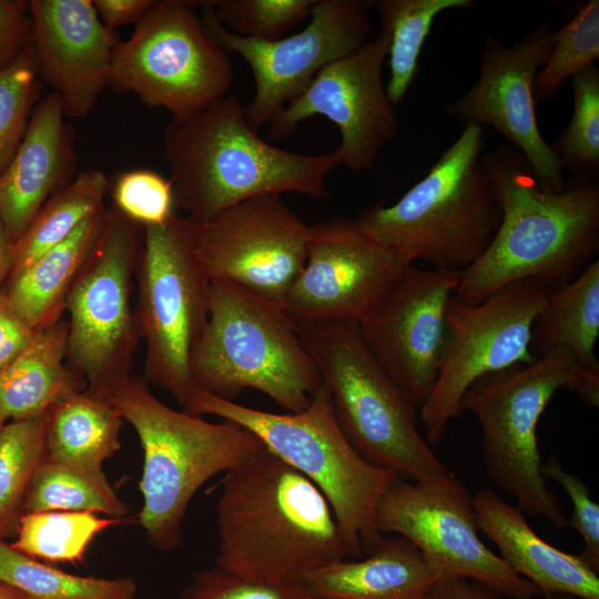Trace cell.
<instances>
[{"mask_svg": "<svg viewBox=\"0 0 599 599\" xmlns=\"http://www.w3.org/2000/svg\"><path fill=\"white\" fill-rule=\"evenodd\" d=\"M544 478L554 480L562 487L572 504L568 526L572 527L583 540L579 555L592 569L599 570V505L590 497L589 488L577 475L567 471L560 460L551 456L542 463Z\"/></svg>", "mask_w": 599, "mask_h": 599, "instance_id": "41", "label": "cell"}, {"mask_svg": "<svg viewBox=\"0 0 599 599\" xmlns=\"http://www.w3.org/2000/svg\"><path fill=\"white\" fill-rule=\"evenodd\" d=\"M109 187L110 180L102 171L89 169L55 192L16 242L10 276L68 238L87 219L103 212Z\"/></svg>", "mask_w": 599, "mask_h": 599, "instance_id": "29", "label": "cell"}, {"mask_svg": "<svg viewBox=\"0 0 599 599\" xmlns=\"http://www.w3.org/2000/svg\"><path fill=\"white\" fill-rule=\"evenodd\" d=\"M180 599H321L303 582L271 585L253 581L215 565L195 572Z\"/></svg>", "mask_w": 599, "mask_h": 599, "instance_id": "40", "label": "cell"}, {"mask_svg": "<svg viewBox=\"0 0 599 599\" xmlns=\"http://www.w3.org/2000/svg\"><path fill=\"white\" fill-rule=\"evenodd\" d=\"M215 18L231 33L256 41L285 37L311 17L315 0H214Z\"/></svg>", "mask_w": 599, "mask_h": 599, "instance_id": "38", "label": "cell"}, {"mask_svg": "<svg viewBox=\"0 0 599 599\" xmlns=\"http://www.w3.org/2000/svg\"><path fill=\"white\" fill-rule=\"evenodd\" d=\"M425 599H504L494 589L456 576H440Z\"/></svg>", "mask_w": 599, "mask_h": 599, "instance_id": "44", "label": "cell"}, {"mask_svg": "<svg viewBox=\"0 0 599 599\" xmlns=\"http://www.w3.org/2000/svg\"><path fill=\"white\" fill-rule=\"evenodd\" d=\"M109 399L139 437L143 450L139 524L148 542L162 551L183 542L187 506L209 479L265 449L256 435L237 424L211 423L172 409L142 376L131 374Z\"/></svg>", "mask_w": 599, "mask_h": 599, "instance_id": "5", "label": "cell"}, {"mask_svg": "<svg viewBox=\"0 0 599 599\" xmlns=\"http://www.w3.org/2000/svg\"><path fill=\"white\" fill-rule=\"evenodd\" d=\"M546 599H578V598L573 596H569V595H564V593H554L546 597Z\"/></svg>", "mask_w": 599, "mask_h": 599, "instance_id": "48", "label": "cell"}, {"mask_svg": "<svg viewBox=\"0 0 599 599\" xmlns=\"http://www.w3.org/2000/svg\"><path fill=\"white\" fill-rule=\"evenodd\" d=\"M142 238V226L106 207L101 235L65 302L68 364L100 397L130 377L141 342L132 292Z\"/></svg>", "mask_w": 599, "mask_h": 599, "instance_id": "11", "label": "cell"}, {"mask_svg": "<svg viewBox=\"0 0 599 599\" xmlns=\"http://www.w3.org/2000/svg\"><path fill=\"white\" fill-rule=\"evenodd\" d=\"M68 321L37 331L30 343L0 368V408L20 420L45 414L59 399L84 390L68 364Z\"/></svg>", "mask_w": 599, "mask_h": 599, "instance_id": "25", "label": "cell"}, {"mask_svg": "<svg viewBox=\"0 0 599 599\" xmlns=\"http://www.w3.org/2000/svg\"><path fill=\"white\" fill-rule=\"evenodd\" d=\"M216 564L243 578L285 585L348 558L319 488L264 449L225 473L216 501Z\"/></svg>", "mask_w": 599, "mask_h": 599, "instance_id": "2", "label": "cell"}, {"mask_svg": "<svg viewBox=\"0 0 599 599\" xmlns=\"http://www.w3.org/2000/svg\"><path fill=\"white\" fill-rule=\"evenodd\" d=\"M380 27L389 33L387 58L389 78L386 92L399 104L414 84L423 45L438 14L446 10L469 9L471 0H376Z\"/></svg>", "mask_w": 599, "mask_h": 599, "instance_id": "31", "label": "cell"}, {"mask_svg": "<svg viewBox=\"0 0 599 599\" xmlns=\"http://www.w3.org/2000/svg\"><path fill=\"white\" fill-rule=\"evenodd\" d=\"M105 211L87 219L68 238L8 278L4 292L34 329L63 318L68 295L101 235Z\"/></svg>", "mask_w": 599, "mask_h": 599, "instance_id": "26", "label": "cell"}, {"mask_svg": "<svg viewBox=\"0 0 599 599\" xmlns=\"http://www.w3.org/2000/svg\"><path fill=\"white\" fill-rule=\"evenodd\" d=\"M232 82L229 54L207 33L194 2L152 0L114 51L109 87L183 118L227 95Z\"/></svg>", "mask_w": 599, "mask_h": 599, "instance_id": "12", "label": "cell"}, {"mask_svg": "<svg viewBox=\"0 0 599 599\" xmlns=\"http://www.w3.org/2000/svg\"><path fill=\"white\" fill-rule=\"evenodd\" d=\"M112 206L145 227L161 225L174 214L175 197L170 179L148 169L119 173L110 181Z\"/></svg>", "mask_w": 599, "mask_h": 599, "instance_id": "39", "label": "cell"}, {"mask_svg": "<svg viewBox=\"0 0 599 599\" xmlns=\"http://www.w3.org/2000/svg\"><path fill=\"white\" fill-rule=\"evenodd\" d=\"M124 519L101 517L89 511L27 512L20 518L14 541L18 551L40 561L79 564L103 530Z\"/></svg>", "mask_w": 599, "mask_h": 599, "instance_id": "33", "label": "cell"}, {"mask_svg": "<svg viewBox=\"0 0 599 599\" xmlns=\"http://www.w3.org/2000/svg\"><path fill=\"white\" fill-rule=\"evenodd\" d=\"M13 243L9 238L0 219V291L2 284L9 278L13 265Z\"/></svg>", "mask_w": 599, "mask_h": 599, "instance_id": "46", "label": "cell"}, {"mask_svg": "<svg viewBox=\"0 0 599 599\" xmlns=\"http://www.w3.org/2000/svg\"><path fill=\"white\" fill-rule=\"evenodd\" d=\"M183 407L189 414L219 416L248 429L266 449L313 481L334 511L348 558H362L383 538L375 512L398 476L370 465L356 451L337 422L323 382L300 413L254 409L197 387Z\"/></svg>", "mask_w": 599, "mask_h": 599, "instance_id": "6", "label": "cell"}, {"mask_svg": "<svg viewBox=\"0 0 599 599\" xmlns=\"http://www.w3.org/2000/svg\"><path fill=\"white\" fill-rule=\"evenodd\" d=\"M554 33L552 22L546 21L511 47L487 33L478 80L446 112L464 125L491 126L522 154L542 190L561 192L565 167L540 132L534 93Z\"/></svg>", "mask_w": 599, "mask_h": 599, "instance_id": "19", "label": "cell"}, {"mask_svg": "<svg viewBox=\"0 0 599 599\" xmlns=\"http://www.w3.org/2000/svg\"><path fill=\"white\" fill-rule=\"evenodd\" d=\"M365 558L342 559L307 575L321 599H425L441 576L407 538H382Z\"/></svg>", "mask_w": 599, "mask_h": 599, "instance_id": "24", "label": "cell"}, {"mask_svg": "<svg viewBox=\"0 0 599 599\" xmlns=\"http://www.w3.org/2000/svg\"><path fill=\"white\" fill-rule=\"evenodd\" d=\"M0 582L34 599H134L131 577L97 578L73 575L33 559L0 539Z\"/></svg>", "mask_w": 599, "mask_h": 599, "instance_id": "32", "label": "cell"}, {"mask_svg": "<svg viewBox=\"0 0 599 599\" xmlns=\"http://www.w3.org/2000/svg\"><path fill=\"white\" fill-rule=\"evenodd\" d=\"M164 158L175 205L196 223L257 196L295 192L325 199L327 176L338 166L333 152L301 154L265 141L231 95L172 118L164 132Z\"/></svg>", "mask_w": 599, "mask_h": 599, "instance_id": "3", "label": "cell"}, {"mask_svg": "<svg viewBox=\"0 0 599 599\" xmlns=\"http://www.w3.org/2000/svg\"><path fill=\"white\" fill-rule=\"evenodd\" d=\"M47 456L44 414L0 430V539L16 536L33 475Z\"/></svg>", "mask_w": 599, "mask_h": 599, "instance_id": "34", "label": "cell"}, {"mask_svg": "<svg viewBox=\"0 0 599 599\" xmlns=\"http://www.w3.org/2000/svg\"><path fill=\"white\" fill-rule=\"evenodd\" d=\"M202 22L227 53H236L252 70L255 91L245 106L255 130L271 124L331 62L361 48L370 33L372 1L315 0L308 24L274 41H256L227 31L209 1H200Z\"/></svg>", "mask_w": 599, "mask_h": 599, "instance_id": "15", "label": "cell"}, {"mask_svg": "<svg viewBox=\"0 0 599 599\" xmlns=\"http://www.w3.org/2000/svg\"><path fill=\"white\" fill-rule=\"evenodd\" d=\"M599 58V1L590 0L555 30L554 47L537 74L534 93L537 100L555 98L562 82Z\"/></svg>", "mask_w": 599, "mask_h": 599, "instance_id": "36", "label": "cell"}, {"mask_svg": "<svg viewBox=\"0 0 599 599\" xmlns=\"http://www.w3.org/2000/svg\"><path fill=\"white\" fill-rule=\"evenodd\" d=\"M192 223L195 254L210 281L281 304L305 264L311 226L277 195L253 197Z\"/></svg>", "mask_w": 599, "mask_h": 599, "instance_id": "16", "label": "cell"}, {"mask_svg": "<svg viewBox=\"0 0 599 599\" xmlns=\"http://www.w3.org/2000/svg\"><path fill=\"white\" fill-rule=\"evenodd\" d=\"M501 211L483 255L458 274L454 297L477 303L501 287L534 281L554 290L572 281L599 248V186L576 177L561 192L542 190L522 154L499 145L483 155Z\"/></svg>", "mask_w": 599, "mask_h": 599, "instance_id": "1", "label": "cell"}, {"mask_svg": "<svg viewBox=\"0 0 599 599\" xmlns=\"http://www.w3.org/2000/svg\"><path fill=\"white\" fill-rule=\"evenodd\" d=\"M53 92L34 106L26 134L0 173V219L13 243L41 206L77 176L74 130Z\"/></svg>", "mask_w": 599, "mask_h": 599, "instance_id": "22", "label": "cell"}, {"mask_svg": "<svg viewBox=\"0 0 599 599\" xmlns=\"http://www.w3.org/2000/svg\"><path fill=\"white\" fill-rule=\"evenodd\" d=\"M570 78L572 115L550 146L564 167H569L576 177L595 180L599 170V69L591 63Z\"/></svg>", "mask_w": 599, "mask_h": 599, "instance_id": "35", "label": "cell"}, {"mask_svg": "<svg viewBox=\"0 0 599 599\" xmlns=\"http://www.w3.org/2000/svg\"><path fill=\"white\" fill-rule=\"evenodd\" d=\"M197 388L234 400L256 389L288 413L307 408L322 384L296 323L278 303L212 280L209 318L190 359Z\"/></svg>", "mask_w": 599, "mask_h": 599, "instance_id": "7", "label": "cell"}, {"mask_svg": "<svg viewBox=\"0 0 599 599\" xmlns=\"http://www.w3.org/2000/svg\"><path fill=\"white\" fill-rule=\"evenodd\" d=\"M0 599H34L16 587L0 582Z\"/></svg>", "mask_w": 599, "mask_h": 599, "instance_id": "47", "label": "cell"}, {"mask_svg": "<svg viewBox=\"0 0 599 599\" xmlns=\"http://www.w3.org/2000/svg\"><path fill=\"white\" fill-rule=\"evenodd\" d=\"M92 3L102 23L115 30L130 23L136 24L152 0H92Z\"/></svg>", "mask_w": 599, "mask_h": 599, "instance_id": "45", "label": "cell"}, {"mask_svg": "<svg viewBox=\"0 0 599 599\" xmlns=\"http://www.w3.org/2000/svg\"><path fill=\"white\" fill-rule=\"evenodd\" d=\"M31 43L30 1L0 0V69L14 62Z\"/></svg>", "mask_w": 599, "mask_h": 599, "instance_id": "42", "label": "cell"}, {"mask_svg": "<svg viewBox=\"0 0 599 599\" xmlns=\"http://www.w3.org/2000/svg\"><path fill=\"white\" fill-rule=\"evenodd\" d=\"M34 329L0 291V368L14 358L33 338Z\"/></svg>", "mask_w": 599, "mask_h": 599, "instance_id": "43", "label": "cell"}, {"mask_svg": "<svg viewBox=\"0 0 599 599\" xmlns=\"http://www.w3.org/2000/svg\"><path fill=\"white\" fill-rule=\"evenodd\" d=\"M123 423L109 398L85 389L69 394L44 414L47 456L102 467L121 447Z\"/></svg>", "mask_w": 599, "mask_h": 599, "instance_id": "27", "label": "cell"}, {"mask_svg": "<svg viewBox=\"0 0 599 599\" xmlns=\"http://www.w3.org/2000/svg\"><path fill=\"white\" fill-rule=\"evenodd\" d=\"M296 325L344 435L367 463L407 480L448 469L418 432L416 407L374 356L358 324Z\"/></svg>", "mask_w": 599, "mask_h": 599, "instance_id": "8", "label": "cell"}, {"mask_svg": "<svg viewBox=\"0 0 599 599\" xmlns=\"http://www.w3.org/2000/svg\"><path fill=\"white\" fill-rule=\"evenodd\" d=\"M471 497L449 469L419 480L398 477L378 501L376 528L410 540L441 576L477 581L510 599L539 597L483 542Z\"/></svg>", "mask_w": 599, "mask_h": 599, "instance_id": "14", "label": "cell"}, {"mask_svg": "<svg viewBox=\"0 0 599 599\" xmlns=\"http://www.w3.org/2000/svg\"><path fill=\"white\" fill-rule=\"evenodd\" d=\"M580 365L568 349L556 348L530 364L478 378L461 402L479 424L490 481L525 515L560 529L568 526V517L541 474L537 425L557 390H572Z\"/></svg>", "mask_w": 599, "mask_h": 599, "instance_id": "9", "label": "cell"}, {"mask_svg": "<svg viewBox=\"0 0 599 599\" xmlns=\"http://www.w3.org/2000/svg\"><path fill=\"white\" fill-rule=\"evenodd\" d=\"M484 128L463 132L394 204L378 201L361 212L357 224L406 264L460 273L489 246L501 220L483 165Z\"/></svg>", "mask_w": 599, "mask_h": 599, "instance_id": "4", "label": "cell"}, {"mask_svg": "<svg viewBox=\"0 0 599 599\" xmlns=\"http://www.w3.org/2000/svg\"><path fill=\"white\" fill-rule=\"evenodd\" d=\"M550 291L537 282L520 281L477 303L451 297L441 368L419 408L428 444H438L450 420L464 413L463 397L475 380L537 358L530 351L531 329Z\"/></svg>", "mask_w": 599, "mask_h": 599, "instance_id": "13", "label": "cell"}, {"mask_svg": "<svg viewBox=\"0 0 599 599\" xmlns=\"http://www.w3.org/2000/svg\"><path fill=\"white\" fill-rule=\"evenodd\" d=\"M7 420H8V418H7L6 414L0 408V430L3 427V425L7 423Z\"/></svg>", "mask_w": 599, "mask_h": 599, "instance_id": "49", "label": "cell"}, {"mask_svg": "<svg viewBox=\"0 0 599 599\" xmlns=\"http://www.w3.org/2000/svg\"><path fill=\"white\" fill-rule=\"evenodd\" d=\"M471 499L479 530L540 596L564 593L578 599H599L598 571L579 555L562 551L540 538L517 505H510L490 489L478 490Z\"/></svg>", "mask_w": 599, "mask_h": 599, "instance_id": "23", "label": "cell"}, {"mask_svg": "<svg viewBox=\"0 0 599 599\" xmlns=\"http://www.w3.org/2000/svg\"><path fill=\"white\" fill-rule=\"evenodd\" d=\"M407 266L355 219L334 217L311 226L305 264L280 305L296 324H359Z\"/></svg>", "mask_w": 599, "mask_h": 599, "instance_id": "18", "label": "cell"}, {"mask_svg": "<svg viewBox=\"0 0 599 599\" xmlns=\"http://www.w3.org/2000/svg\"><path fill=\"white\" fill-rule=\"evenodd\" d=\"M192 220L176 213L143 227L135 268V321L145 344L142 377L184 406L195 390L190 359L209 318L210 278L193 246Z\"/></svg>", "mask_w": 599, "mask_h": 599, "instance_id": "10", "label": "cell"}, {"mask_svg": "<svg viewBox=\"0 0 599 599\" xmlns=\"http://www.w3.org/2000/svg\"><path fill=\"white\" fill-rule=\"evenodd\" d=\"M38 77L32 43L14 62L0 69V173L21 144L40 101Z\"/></svg>", "mask_w": 599, "mask_h": 599, "instance_id": "37", "label": "cell"}, {"mask_svg": "<svg viewBox=\"0 0 599 599\" xmlns=\"http://www.w3.org/2000/svg\"><path fill=\"white\" fill-rule=\"evenodd\" d=\"M458 273L408 265L359 324L367 346L420 408L439 375L447 339V307Z\"/></svg>", "mask_w": 599, "mask_h": 599, "instance_id": "20", "label": "cell"}, {"mask_svg": "<svg viewBox=\"0 0 599 599\" xmlns=\"http://www.w3.org/2000/svg\"><path fill=\"white\" fill-rule=\"evenodd\" d=\"M388 45L389 33L380 27L373 40L324 67L270 124V136L286 139L301 122L323 115L341 133L333 151L337 164L354 173L370 169L398 132V116L383 82Z\"/></svg>", "mask_w": 599, "mask_h": 599, "instance_id": "17", "label": "cell"}, {"mask_svg": "<svg viewBox=\"0 0 599 599\" xmlns=\"http://www.w3.org/2000/svg\"><path fill=\"white\" fill-rule=\"evenodd\" d=\"M52 510L89 511L124 519L130 507L118 496L102 467L45 456L31 480L23 514Z\"/></svg>", "mask_w": 599, "mask_h": 599, "instance_id": "30", "label": "cell"}, {"mask_svg": "<svg viewBox=\"0 0 599 599\" xmlns=\"http://www.w3.org/2000/svg\"><path fill=\"white\" fill-rule=\"evenodd\" d=\"M30 14L39 77L61 99L68 119L85 116L110 84L120 40L92 0H31Z\"/></svg>", "mask_w": 599, "mask_h": 599, "instance_id": "21", "label": "cell"}, {"mask_svg": "<svg viewBox=\"0 0 599 599\" xmlns=\"http://www.w3.org/2000/svg\"><path fill=\"white\" fill-rule=\"evenodd\" d=\"M598 336L599 261L595 260L572 281L550 291L534 322L530 351L538 357L562 347L580 364L599 368Z\"/></svg>", "mask_w": 599, "mask_h": 599, "instance_id": "28", "label": "cell"}]
</instances>
